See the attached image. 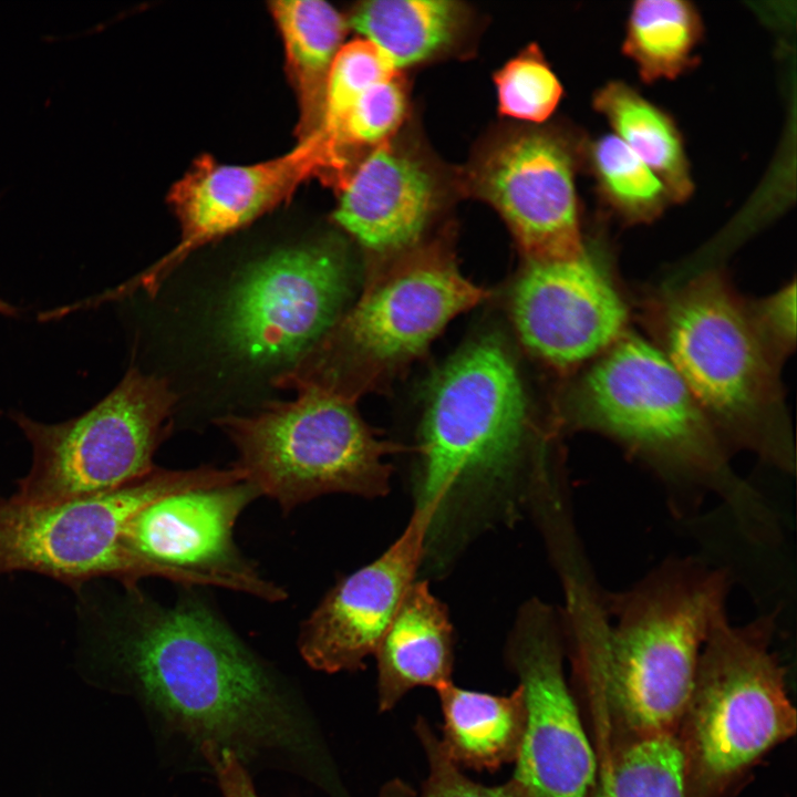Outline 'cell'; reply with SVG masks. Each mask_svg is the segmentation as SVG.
Masks as SVG:
<instances>
[{
  "instance_id": "obj_17",
  "label": "cell",
  "mask_w": 797,
  "mask_h": 797,
  "mask_svg": "<svg viewBox=\"0 0 797 797\" xmlns=\"http://www.w3.org/2000/svg\"><path fill=\"white\" fill-rule=\"evenodd\" d=\"M425 526L414 515L375 560L338 582L301 624L298 648L321 672L354 671L374 654L422 566Z\"/></svg>"
},
{
  "instance_id": "obj_31",
  "label": "cell",
  "mask_w": 797,
  "mask_h": 797,
  "mask_svg": "<svg viewBox=\"0 0 797 797\" xmlns=\"http://www.w3.org/2000/svg\"><path fill=\"white\" fill-rule=\"evenodd\" d=\"M749 309L762 338L777 360L795 348V281Z\"/></svg>"
},
{
  "instance_id": "obj_16",
  "label": "cell",
  "mask_w": 797,
  "mask_h": 797,
  "mask_svg": "<svg viewBox=\"0 0 797 797\" xmlns=\"http://www.w3.org/2000/svg\"><path fill=\"white\" fill-rule=\"evenodd\" d=\"M480 189L529 261L583 251L572 157L556 136L528 133L501 144L483 167Z\"/></svg>"
},
{
  "instance_id": "obj_7",
  "label": "cell",
  "mask_w": 797,
  "mask_h": 797,
  "mask_svg": "<svg viewBox=\"0 0 797 797\" xmlns=\"http://www.w3.org/2000/svg\"><path fill=\"white\" fill-rule=\"evenodd\" d=\"M294 390L292 401L217 421L237 449L234 467L245 482L286 511L333 493L386 495L391 445L374 436L352 400L317 386Z\"/></svg>"
},
{
  "instance_id": "obj_9",
  "label": "cell",
  "mask_w": 797,
  "mask_h": 797,
  "mask_svg": "<svg viewBox=\"0 0 797 797\" xmlns=\"http://www.w3.org/2000/svg\"><path fill=\"white\" fill-rule=\"evenodd\" d=\"M175 402L166 381L131 368L104 398L65 422L45 424L11 413L33 451L31 469L13 497L54 504L146 476L155 469L153 456L168 433Z\"/></svg>"
},
{
  "instance_id": "obj_2",
  "label": "cell",
  "mask_w": 797,
  "mask_h": 797,
  "mask_svg": "<svg viewBox=\"0 0 797 797\" xmlns=\"http://www.w3.org/2000/svg\"><path fill=\"white\" fill-rule=\"evenodd\" d=\"M731 582L724 568L673 557L620 591L562 587L566 652L596 705L604 752L630 739L675 735L703 645L727 614Z\"/></svg>"
},
{
  "instance_id": "obj_25",
  "label": "cell",
  "mask_w": 797,
  "mask_h": 797,
  "mask_svg": "<svg viewBox=\"0 0 797 797\" xmlns=\"http://www.w3.org/2000/svg\"><path fill=\"white\" fill-rule=\"evenodd\" d=\"M603 757L594 797H685L683 757L675 735L625 741Z\"/></svg>"
},
{
  "instance_id": "obj_15",
  "label": "cell",
  "mask_w": 797,
  "mask_h": 797,
  "mask_svg": "<svg viewBox=\"0 0 797 797\" xmlns=\"http://www.w3.org/2000/svg\"><path fill=\"white\" fill-rule=\"evenodd\" d=\"M511 310L524 344L556 368L599 358L627 333V306L593 248L569 259L529 261Z\"/></svg>"
},
{
  "instance_id": "obj_30",
  "label": "cell",
  "mask_w": 797,
  "mask_h": 797,
  "mask_svg": "<svg viewBox=\"0 0 797 797\" xmlns=\"http://www.w3.org/2000/svg\"><path fill=\"white\" fill-rule=\"evenodd\" d=\"M414 728L428 763L422 797H530L513 779L498 786L473 782L446 755L439 738L424 717L417 718Z\"/></svg>"
},
{
  "instance_id": "obj_6",
  "label": "cell",
  "mask_w": 797,
  "mask_h": 797,
  "mask_svg": "<svg viewBox=\"0 0 797 797\" xmlns=\"http://www.w3.org/2000/svg\"><path fill=\"white\" fill-rule=\"evenodd\" d=\"M776 614L745 624L722 617L706 639L675 737L685 797H726L772 749L794 736L797 714L772 645Z\"/></svg>"
},
{
  "instance_id": "obj_33",
  "label": "cell",
  "mask_w": 797,
  "mask_h": 797,
  "mask_svg": "<svg viewBox=\"0 0 797 797\" xmlns=\"http://www.w3.org/2000/svg\"><path fill=\"white\" fill-rule=\"evenodd\" d=\"M376 797H417L413 788L402 779H392L384 784Z\"/></svg>"
},
{
  "instance_id": "obj_5",
  "label": "cell",
  "mask_w": 797,
  "mask_h": 797,
  "mask_svg": "<svg viewBox=\"0 0 797 797\" xmlns=\"http://www.w3.org/2000/svg\"><path fill=\"white\" fill-rule=\"evenodd\" d=\"M661 351L677 371L726 448H745L787 474L796 470L778 360L749 308L717 275H702L661 299Z\"/></svg>"
},
{
  "instance_id": "obj_10",
  "label": "cell",
  "mask_w": 797,
  "mask_h": 797,
  "mask_svg": "<svg viewBox=\"0 0 797 797\" xmlns=\"http://www.w3.org/2000/svg\"><path fill=\"white\" fill-rule=\"evenodd\" d=\"M241 480L236 468L153 469L115 490L54 504L0 498V575L33 571L70 586L113 577L138 580L123 548L126 524L162 497Z\"/></svg>"
},
{
  "instance_id": "obj_29",
  "label": "cell",
  "mask_w": 797,
  "mask_h": 797,
  "mask_svg": "<svg viewBox=\"0 0 797 797\" xmlns=\"http://www.w3.org/2000/svg\"><path fill=\"white\" fill-rule=\"evenodd\" d=\"M405 105L404 89L396 74L366 90L331 137L342 151L348 146L381 144L401 123Z\"/></svg>"
},
{
  "instance_id": "obj_13",
  "label": "cell",
  "mask_w": 797,
  "mask_h": 797,
  "mask_svg": "<svg viewBox=\"0 0 797 797\" xmlns=\"http://www.w3.org/2000/svg\"><path fill=\"white\" fill-rule=\"evenodd\" d=\"M258 496L250 484L239 482L172 494L139 509L122 537L137 579L164 577L282 600L286 592L250 567L232 540L237 518Z\"/></svg>"
},
{
  "instance_id": "obj_26",
  "label": "cell",
  "mask_w": 797,
  "mask_h": 797,
  "mask_svg": "<svg viewBox=\"0 0 797 797\" xmlns=\"http://www.w3.org/2000/svg\"><path fill=\"white\" fill-rule=\"evenodd\" d=\"M588 159L603 201L628 222L654 220L669 193L658 176L615 135L589 144Z\"/></svg>"
},
{
  "instance_id": "obj_24",
  "label": "cell",
  "mask_w": 797,
  "mask_h": 797,
  "mask_svg": "<svg viewBox=\"0 0 797 797\" xmlns=\"http://www.w3.org/2000/svg\"><path fill=\"white\" fill-rule=\"evenodd\" d=\"M701 35V18L692 3L642 0L630 11L622 50L644 82L671 80L694 63Z\"/></svg>"
},
{
  "instance_id": "obj_1",
  "label": "cell",
  "mask_w": 797,
  "mask_h": 797,
  "mask_svg": "<svg viewBox=\"0 0 797 797\" xmlns=\"http://www.w3.org/2000/svg\"><path fill=\"white\" fill-rule=\"evenodd\" d=\"M141 611L117 654L173 764L208 772L211 746L251 775L287 773L345 797L308 701L215 612L194 600Z\"/></svg>"
},
{
  "instance_id": "obj_22",
  "label": "cell",
  "mask_w": 797,
  "mask_h": 797,
  "mask_svg": "<svg viewBox=\"0 0 797 797\" xmlns=\"http://www.w3.org/2000/svg\"><path fill=\"white\" fill-rule=\"evenodd\" d=\"M593 106L662 182L671 200H686L693 183L683 142L672 118L631 86L612 81L596 92Z\"/></svg>"
},
{
  "instance_id": "obj_19",
  "label": "cell",
  "mask_w": 797,
  "mask_h": 797,
  "mask_svg": "<svg viewBox=\"0 0 797 797\" xmlns=\"http://www.w3.org/2000/svg\"><path fill=\"white\" fill-rule=\"evenodd\" d=\"M374 655L381 712L391 711L414 687L438 690L452 682L454 629L426 580L410 586Z\"/></svg>"
},
{
  "instance_id": "obj_14",
  "label": "cell",
  "mask_w": 797,
  "mask_h": 797,
  "mask_svg": "<svg viewBox=\"0 0 797 797\" xmlns=\"http://www.w3.org/2000/svg\"><path fill=\"white\" fill-rule=\"evenodd\" d=\"M344 166L343 152L322 128L287 153L255 164H225L203 155L169 192L179 244L133 286L154 291L192 251L276 208L311 178L341 174Z\"/></svg>"
},
{
  "instance_id": "obj_8",
  "label": "cell",
  "mask_w": 797,
  "mask_h": 797,
  "mask_svg": "<svg viewBox=\"0 0 797 797\" xmlns=\"http://www.w3.org/2000/svg\"><path fill=\"white\" fill-rule=\"evenodd\" d=\"M486 296L445 253L414 252L371 279L353 308L276 383L317 386L352 400L365 376L420 354Z\"/></svg>"
},
{
  "instance_id": "obj_21",
  "label": "cell",
  "mask_w": 797,
  "mask_h": 797,
  "mask_svg": "<svg viewBox=\"0 0 797 797\" xmlns=\"http://www.w3.org/2000/svg\"><path fill=\"white\" fill-rule=\"evenodd\" d=\"M269 10L282 40L287 73L299 105L300 139L321 126L328 75L341 48L345 21L320 0L273 1Z\"/></svg>"
},
{
  "instance_id": "obj_32",
  "label": "cell",
  "mask_w": 797,
  "mask_h": 797,
  "mask_svg": "<svg viewBox=\"0 0 797 797\" xmlns=\"http://www.w3.org/2000/svg\"><path fill=\"white\" fill-rule=\"evenodd\" d=\"M203 759L215 777L222 797H260L252 775L229 751L206 746Z\"/></svg>"
},
{
  "instance_id": "obj_23",
  "label": "cell",
  "mask_w": 797,
  "mask_h": 797,
  "mask_svg": "<svg viewBox=\"0 0 797 797\" xmlns=\"http://www.w3.org/2000/svg\"><path fill=\"white\" fill-rule=\"evenodd\" d=\"M458 22V7L444 0L363 2L349 20V24L372 42L395 70L439 51L454 38Z\"/></svg>"
},
{
  "instance_id": "obj_11",
  "label": "cell",
  "mask_w": 797,
  "mask_h": 797,
  "mask_svg": "<svg viewBox=\"0 0 797 797\" xmlns=\"http://www.w3.org/2000/svg\"><path fill=\"white\" fill-rule=\"evenodd\" d=\"M349 283L346 260L331 245L273 251L249 265L228 290L219 341L242 364L289 370L338 321Z\"/></svg>"
},
{
  "instance_id": "obj_18",
  "label": "cell",
  "mask_w": 797,
  "mask_h": 797,
  "mask_svg": "<svg viewBox=\"0 0 797 797\" xmlns=\"http://www.w3.org/2000/svg\"><path fill=\"white\" fill-rule=\"evenodd\" d=\"M429 173L386 144L341 182L335 221L364 248L393 252L413 245L435 205Z\"/></svg>"
},
{
  "instance_id": "obj_34",
  "label": "cell",
  "mask_w": 797,
  "mask_h": 797,
  "mask_svg": "<svg viewBox=\"0 0 797 797\" xmlns=\"http://www.w3.org/2000/svg\"><path fill=\"white\" fill-rule=\"evenodd\" d=\"M0 314L6 317H17L18 309L4 300L0 299Z\"/></svg>"
},
{
  "instance_id": "obj_20",
  "label": "cell",
  "mask_w": 797,
  "mask_h": 797,
  "mask_svg": "<svg viewBox=\"0 0 797 797\" xmlns=\"http://www.w3.org/2000/svg\"><path fill=\"white\" fill-rule=\"evenodd\" d=\"M436 691L444 718L439 741L457 766L495 770L516 760L526 722L519 685L509 695L465 690L452 682Z\"/></svg>"
},
{
  "instance_id": "obj_28",
  "label": "cell",
  "mask_w": 797,
  "mask_h": 797,
  "mask_svg": "<svg viewBox=\"0 0 797 797\" xmlns=\"http://www.w3.org/2000/svg\"><path fill=\"white\" fill-rule=\"evenodd\" d=\"M495 82L500 112L524 121H545L562 95L559 80L534 46L505 64Z\"/></svg>"
},
{
  "instance_id": "obj_3",
  "label": "cell",
  "mask_w": 797,
  "mask_h": 797,
  "mask_svg": "<svg viewBox=\"0 0 797 797\" xmlns=\"http://www.w3.org/2000/svg\"><path fill=\"white\" fill-rule=\"evenodd\" d=\"M526 397L505 348L484 338L434 380L412 479L413 515L425 526L422 567L443 570L494 524H511L560 483L526 462Z\"/></svg>"
},
{
  "instance_id": "obj_4",
  "label": "cell",
  "mask_w": 797,
  "mask_h": 797,
  "mask_svg": "<svg viewBox=\"0 0 797 797\" xmlns=\"http://www.w3.org/2000/svg\"><path fill=\"white\" fill-rule=\"evenodd\" d=\"M571 421L608 436L661 480L672 513L717 496L743 535L777 544L782 528L762 494L729 463V452L660 348L625 333L601 354L570 395Z\"/></svg>"
},
{
  "instance_id": "obj_27",
  "label": "cell",
  "mask_w": 797,
  "mask_h": 797,
  "mask_svg": "<svg viewBox=\"0 0 797 797\" xmlns=\"http://www.w3.org/2000/svg\"><path fill=\"white\" fill-rule=\"evenodd\" d=\"M396 74L385 55L369 40L358 39L341 45L329 71L320 128L332 136L366 90Z\"/></svg>"
},
{
  "instance_id": "obj_12",
  "label": "cell",
  "mask_w": 797,
  "mask_h": 797,
  "mask_svg": "<svg viewBox=\"0 0 797 797\" xmlns=\"http://www.w3.org/2000/svg\"><path fill=\"white\" fill-rule=\"evenodd\" d=\"M506 655L526 706L511 779L530 797H589L599 760L565 674L560 610L539 599L524 603Z\"/></svg>"
}]
</instances>
